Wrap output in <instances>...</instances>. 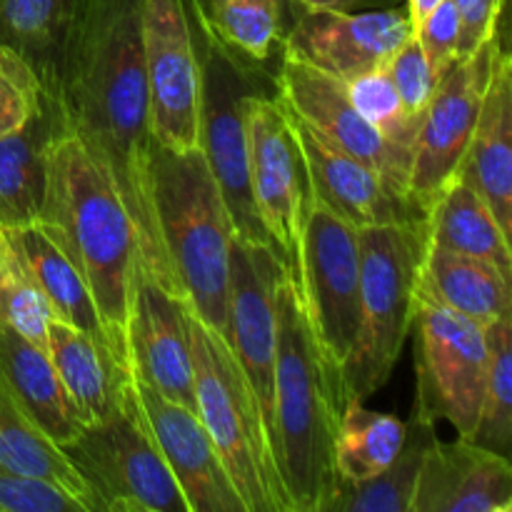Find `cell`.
<instances>
[{"instance_id": "cell-31", "label": "cell", "mask_w": 512, "mask_h": 512, "mask_svg": "<svg viewBox=\"0 0 512 512\" xmlns=\"http://www.w3.org/2000/svg\"><path fill=\"white\" fill-rule=\"evenodd\" d=\"M405 443V423L390 413H375L365 400L350 398L335 438L338 483H360L383 473Z\"/></svg>"}, {"instance_id": "cell-5", "label": "cell", "mask_w": 512, "mask_h": 512, "mask_svg": "<svg viewBox=\"0 0 512 512\" xmlns=\"http://www.w3.org/2000/svg\"><path fill=\"white\" fill-rule=\"evenodd\" d=\"M195 413L248 512H290L263 410L228 340L185 308Z\"/></svg>"}, {"instance_id": "cell-3", "label": "cell", "mask_w": 512, "mask_h": 512, "mask_svg": "<svg viewBox=\"0 0 512 512\" xmlns=\"http://www.w3.org/2000/svg\"><path fill=\"white\" fill-rule=\"evenodd\" d=\"M275 315V463L290 512H323L338 485L335 438L348 400L315 338L298 283L285 270L275 290Z\"/></svg>"}, {"instance_id": "cell-23", "label": "cell", "mask_w": 512, "mask_h": 512, "mask_svg": "<svg viewBox=\"0 0 512 512\" xmlns=\"http://www.w3.org/2000/svg\"><path fill=\"white\" fill-rule=\"evenodd\" d=\"M0 378L20 408L60 448L83 430V420L70 405L48 350L28 343L5 325H0Z\"/></svg>"}, {"instance_id": "cell-6", "label": "cell", "mask_w": 512, "mask_h": 512, "mask_svg": "<svg viewBox=\"0 0 512 512\" xmlns=\"http://www.w3.org/2000/svg\"><path fill=\"white\" fill-rule=\"evenodd\" d=\"M360 328L343 373L345 400H368L388 385L408 343L428 228L420 223L360 228Z\"/></svg>"}, {"instance_id": "cell-10", "label": "cell", "mask_w": 512, "mask_h": 512, "mask_svg": "<svg viewBox=\"0 0 512 512\" xmlns=\"http://www.w3.org/2000/svg\"><path fill=\"white\" fill-rule=\"evenodd\" d=\"M248 170L255 210L290 278H298L300 243L308 220L310 178L290 110L275 93L245 100Z\"/></svg>"}, {"instance_id": "cell-1", "label": "cell", "mask_w": 512, "mask_h": 512, "mask_svg": "<svg viewBox=\"0 0 512 512\" xmlns=\"http://www.w3.org/2000/svg\"><path fill=\"white\" fill-rule=\"evenodd\" d=\"M48 100L123 200L143 268L178 295L155 218L143 0H83Z\"/></svg>"}, {"instance_id": "cell-37", "label": "cell", "mask_w": 512, "mask_h": 512, "mask_svg": "<svg viewBox=\"0 0 512 512\" xmlns=\"http://www.w3.org/2000/svg\"><path fill=\"white\" fill-rule=\"evenodd\" d=\"M430 70L438 78L448 73L450 65L458 60L460 48V13L455 0H443L435 10H430L423 20L413 28Z\"/></svg>"}, {"instance_id": "cell-35", "label": "cell", "mask_w": 512, "mask_h": 512, "mask_svg": "<svg viewBox=\"0 0 512 512\" xmlns=\"http://www.w3.org/2000/svg\"><path fill=\"white\" fill-rule=\"evenodd\" d=\"M45 103L33 65L8 45H0V140L28 123Z\"/></svg>"}, {"instance_id": "cell-30", "label": "cell", "mask_w": 512, "mask_h": 512, "mask_svg": "<svg viewBox=\"0 0 512 512\" xmlns=\"http://www.w3.org/2000/svg\"><path fill=\"white\" fill-rule=\"evenodd\" d=\"M435 425L438 420L413 408V418L405 423V443L393 463L375 478L360 483L340 480L323 512H410L423 458L438 438Z\"/></svg>"}, {"instance_id": "cell-33", "label": "cell", "mask_w": 512, "mask_h": 512, "mask_svg": "<svg viewBox=\"0 0 512 512\" xmlns=\"http://www.w3.org/2000/svg\"><path fill=\"white\" fill-rule=\"evenodd\" d=\"M50 320L53 315L33 273L8 230L0 228V325L48 350Z\"/></svg>"}, {"instance_id": "cell-39", "label": "cell", "mask_w": 512, "mask_h": 512, "mask_svg": "<svg viewBox=\"0 0 512 512\" xmlns=\"http://www.w3.org/2000/svg\"><path fill=\"white\" fill-rule=\"evenodd\" d=\"M508 0H455L460 13L458 58L470 55L500 28Z\"/></svg>"}, {"instance_id": "cell-13", "label": "cell", "mask_w": 512, "mask_h": 512, "mask_svg": "<svg viewBox=\"0 0 512 512\" xmlns=\"http://www.w3.org/2000/svg\"><path fill=\"white\" fill-rule=\"evenodd\" d=\"M143 60L153 143L200 150V60L183 0H143Z\"/></svg>"}, {"instance_id": "cell-21", "label": "cell", "mask_w": 512, "mask_h": 512, "mask_svg": "<svg viewBox=\"0 0 512 512\" xmlns=\"http://www.w3.org/2000/svg\"><path fill=\"white\" fill-rule=\"evenodd\" d=\"M48 355L83 425L98 423L123 405L130 368L115 358L105 340L53 318Z\"/></svg>"}, {"instance_id": "cell-2", "label": "cell", "mask_w": 512, "mask_h": 512, "mask_svg": "<svg viewBox=\"0 0 512 512\" xmlns=\"http://www.w3.org/2000/svg\"><path fill=\"white\" fill-rule=\"evenodd\" d=\"M38 223L83 275L110 348L130 368L128 323L143 268L138 235L98 160L65 128L48 148Z\"/></svg>"}, {"instance_id": "cell-9", "label": "cell", "mask_w": 512, "mask_h": 512, "mask_svg": "<svg viewBox=\"0 0 512 512\" xmlns=\"http://www.w3.org/2000/svg\"><path fill=\"white\" fill-rule=\"evenodd\" d=\"M410 330L418 345L413 408L450 423L460 438H470L488 373V328L440 303L418 280Z\"/></svg>"}, {"instance_id": "cell-11", "label": "cell", "mask_w": 512, "mask_h": 512, "mask_svg": "<svg viewBox=\"0 0 512 512\" xmlns=\"http://www.w3.org/2000/svg\"><path fill=\"white\" fill-rule=\"evenodd\" d=\"M293 280L325 360L343 385L360 328V238L355 225L315 198L310 200L298 278Z\"/></svg>"}, {"instance_id": "cell-25", "label": "cell", "mask_w": 512, "mask_h": 512, "mask_svg": "<svg viewBox=\"0 0 512 512\" xmlns=\"http://www.w3.org/2000/svg\"><path fill=\"white\" fill-rule=\"evenodd\" d=\"M428 243L458 255L488 260L512 273L510 235L500 228L478 190L458 175L430 203L425 215Z\"/></svg>"}, {"instance_id": "cell-29", "label": "cell", "mask_w": 512, "mask_h": 512, "mask_svg": "<svg viewBox=\"0 0 512 512\" xmlns=\"http://www.w3.org/2000/svg\"><path fill=\"white\" fill-rule=\"evenodd\" d=\"M80 5L83 0H0V45L33 65L45 98L58 83L60 58Z\"/></svg>"}, {"instance_id": "cell-4", "label": "cell", "mask_w": 512, "mask_h": 512, "mask_svg": "<svg viewBox=\"0 0 512 512\" xmlns=\"http://www.w3.org/2000/svg\"><path fill=\"white\" fill-rule=\"evenodd\" d=\"M153 185L160 243L175 290L185 308L225 338L235 230L223 193L200 150L173 153L155 143Z\"/></svg>"}, {"instance_id": "cell-26", "label": "cell", "mask_w": 512, "mask_h": 512, "mask_svg": "<svg viewBox=\"0 0 512 512\" xmlns=\"http://www.w3.org/2000/svg\"><path fill=\"white\" fill-rule=\"evenodd\" d=\"M0 470L25 480L55 485L78 500L85 512H98L93 495L65 458L60 445L53 443L20 408L3 378H0Z\"/></svg>"}, {"instance_id": "cell-12", "label": "cell", "mask_w": 512, "mask_h": 512, "mask_svg": "<svg viewBox=\"0 0 512 512\" xmlns=\"http://www.w3.org/2000/svg\"><path fill=\"white\" fill-rule=\"evenodd\" d=\"M505 40V18L500 28L470 55L455 60L440 78L433 100L418 125L410 163V198L428 213L430 203L458 178L478 123L485 88L493 75L495 58Z\"/></svg>"}, {"instance_id": "cell-8", "label": "cell", "mask_w": 512, "mask_h": 512, "mask_svg": "<svg viewBox=\"0 0 512 512\" xmlns=\"http://www.w3.org/2000/svg\"><path fill=\"white\" fill-rule=\"evenodd\" d=\"M60 450L98 512H190L140 413L133 385L113 415L83 425Z\"/></svg>"}, {"instance_id": "cell-34", "label": "cell", "mask_w": 512, "mask_h": 512, "mask_svg": "<svg viewBox=\"0 0 512 512\" xmlns=\"http://www.w3.org/2000/svg\"><path fill=\"white\" fill-rule=\"evenodd\" d=\"M348 93L350 103L355 105L360 115L378 130L383 138L395 143L398 148L408 150L413 155L415 135H418V123L405 113L403 100L395 90L393 78H390L388 63L378 65L373 70L355 75L350 80H340ZM413 163V160H410Z\"/></svg>"}, {"instance_id": "cell-16", "label": "cell", "mask_w": 512, "mask_h": 512, "mask_svg": "<svg viewBox=\"0 0 512 512\" xmlns=\"http://www.w3.org/2000/svg\"><path fill=\"white\" fill-rule=\"evenodd\" d=\"M135 400L190 512H248L198 413L163 398L130 370Z\"/></svg>"}, {"instance_id": "cell-28", "label": "cell", "mask_w": 512, "mask_h": 512, "mask_svg": "<svg viewBox=\"0 0 512 512\" xmlns=\"http://www.w3.org/2000/svg\"><path fill=\"white\" fill-rule=\"evenodd\" d=\"M8 233L13 238L15 248L23 255L30 273H33L35 283H38L45 303H48L50 315L55 320H60V323H68L73 328L85 330V333L95 335V338L108 343V338L103 333V325H100L98 308H95L93 295H90L83 275L78 273L73 260L60 250V245L45 233L43 225L33 223L25 225V228L8 230Z\"/></svg>"}, {"instance_id": "cell-24", "label": "cell", "mask_w": 512, "mask_h": 512, "mask_svg": "<svg viewBox=\"0 0 512 512\" xmlns=\"http://www.w3.org/2000/svg\"><path fill=\"white\" fill-rule=\"evenodd\" d=\"M512 273L488 260L450 253L428 243L420 285L455 313L490 328L512 315Z\"/></svg>"}, {"instance_id": "cell-20", "label": "cell", "mask_w": 512, "mask_h": 512, "mask_svg": "<svg viewBox=\"0 0 512 512\" xmlns=\"http://www.w3.org/2000/svg\"><path fill=\"white\" fill-rule=\"evenodd\" d=\"M460 178L468 180L493 210L505 233H512V55L500 45L485 88L478 123L465 153Z\"/></svg>"}, {"instance_id": "cell-27", "label": "cell", "mask_w": 512, "mask_h": 512, "mask_svg": "<svg viewBox=\"0 0 512 512\" xmlns=\"http://www.w3.org/2000/svg\"><path fill=\"white\" fill-rule=\"evenodd\" d=\"M193 8L230 55L275 73L283 58L290 0H193Z\"/></svg>"}, {"instance_id": "cell-40", "label": "cell", "mask_w": 512, "mask_h": 512, "mask_svg": "<svg viewBox=\"0 0 512 512\" xmlns=\"http://www.w3.org/2000/svg\"><path fill=\"white\" fill-rule=\"evenodd\" d=\"M298 8L338 10V13H363V10H383L403 5V0H295Z\"/></svg>"}, {"instance_id": "cell-18", "label": "cell", "mask_w": 512, "mask_h": 512, "mask_svg": "<svg viewBox=\"0 0 512 512\" xmlns=\"http://www.w3.org/2000/svg\"><path fill=\"white\" fill-rule=\"evenodd\" d=\"M128 355L135 378L163 398L195 410L193 355L185 303L140 268L128 323Z\"/></svg>"}, {"instance_id": "cell-19", "label": "cell", "mask_w": 512, "mask_h": 512, "mask_svg": "<svg viewBox=\"0 0 512 512\" xmlns=\"http://www.w3.org/2000/svg\"><path fill=\"white\" fill-rule=\"evenodd\" d=\"M510 458L468 438L433 440L423 458L410 512H510Z\"/></svg>"}, {"instance_id": "cell-42", "label": "cell", "mask_w": 512, "mask_h": 512, "mask_svg": "<svg viewBox=\"0 0 512 512\" xmlns=\"http://www.w3.org/2000/svg\"><path fill=\"white\" fill-rule=\"evenodd\" d=\"M295 3V0H290V5H293Z\"/></svg>"}, {"instance_id": "cell-32", "label": "cell", "mask_w": 512, "mask_h": 512, "mask_svg": "<svg viewBox=\"0 0 512 512\" xmlns=\"http://www.w3.org/2000/svg\"><path fill=\"white\" fill-rule=\"evenodd\" d=\"M473 440L510 458L512 453V315L488 328V373Z\"/></svg>"}, {"instance_id": "cell-15", "label": "cell", "mask_w": 512, "mask_h": 512, "mask_svg": "<svg viewBox=\"0 0 512 512\" xmlns=\"http://www.w3.org/2000/svg\"><path fill=\"white\" fill-rule=\"evenodd\" d=\"M413 35L405 5L363 13L290 8L283 53L338 80L385 65Z\"/></svg>"}, {"instance_id": "cell-14", "label": "cell", "mask_w": 512, "mask_h": 512, "mask_svg": "<svg viewBox=\"0 0 512 512\" xmlns=\"http://www.w3.org/2000/svg\"><path fill=\"white\" fill-rule=\"evenodd\" d=\"M275 95L300 120L313 125L320 135H325L330 143L338 145L343 153L373 168L400 195L410 198L408 178L413 155L390 143L388 138H383L355 110L338 78L283 53L278 68H275Z\"/></svg>"}, {"instance_id": "cell-7", "label": "cell", "mask_w": 512, "mask_h": 512, "mask_svg": "<svg viewBox=\"0 0 512 512\" xmlns=\"http://www.w3.org/2000/svg\"><path fill=\"white\" fill-rule=\"evenodd\" d=\"M183 5L200 60L198 148L228 205L235 238L273 250L250 190L245 100L258 93H275V73L230 55L198 18L193 0H183Z\"/></svg>"}, {"instance_id": "cell-17", "label": "cell", "mask_w": 512, "mask_h": 512, "mask_svg": "<svg viewBox=\"0 0 512 512\" xmlns=\"http://www.w3.org/2000/svg\"><path fill=\"white\" fill-rule=\"evenodd\" d=\"M290 110V108H288ZM295 135L308 165L310 193L355 228L420 223L425 210L400 195L388 180L320 135L290 110Z\"/></svg>"}, {"instance_id": "cell-38", "label": "cell", "mask_w": 512, "mask_h": 512, "mask_svg": "<svg viewBox=\"0 0 512 512\" xmlns=\"http://www.w3.org/2000/svg\"><path fill=\"white\" fill-rule=\"evenodd\" d=\"M0 512H85L60 488L0 470Z\"/></svg>"}, {"instance_id": "cell-36", "label": "cell", "mask_w": 512, "mask_h": 512, "mask_svg": "<svg viewBox=\"0 0 512 512\" xmlns=\"http://www.w3.org/2000/svg\"><path fill=\"white\" fill-rule=\"evenodd\" d=\"M388 70L390 78H393L395 83V90H398L400 100H403L405 113L420 125L430 100H433L440 78L430 70L428 58H425L423 48H420L415 35H410V38L395 50L393 58L388 60Z\"/></svg>"}, {"instance_id": "cell-41", "label": "cell", "mask_w": 512, "mask_h": 512, "mask_svg": "<svg viewBox=\"0 0 512 512\" xmlns=\"http://www.w3.org/2000/svg\"><path fill=\"white\" fill-rule=\"evenodd\" d=\"M443 3V0H403L405 10H408V18H410V25H418L420 20L425 18V15L430 13V10H435L438 5Z\"/></svg>"}, {"instance_id": "cell-22", "label": "cell", "mask_w": 512, "mask_h": 512, "mask_svg": "<svg viewBox=\"0 0 512 512\" xmlns=\"http://www.w3.org/2000/svg\"><path fill=\"white\" fill-rule=\"evenodd\" d=\"M58 108L45 98L25 125L0 140V228L38 223L48 173V148L63 130Z\"/></svg>"}]
</instances>
